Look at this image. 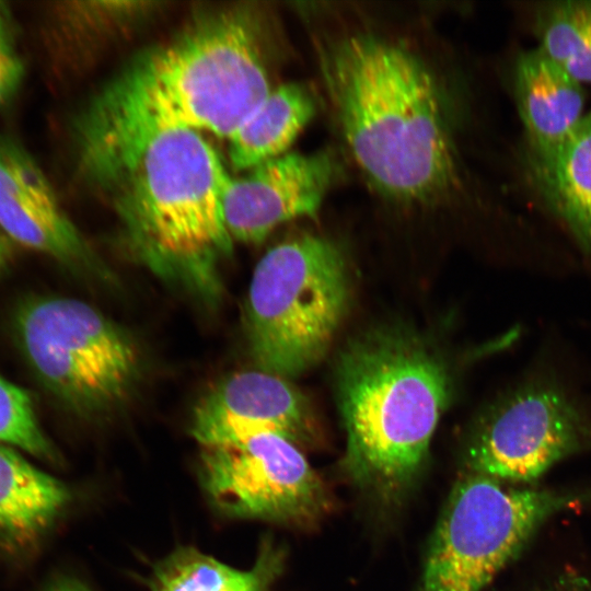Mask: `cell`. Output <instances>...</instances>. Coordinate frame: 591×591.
<instances>
[{"label":"cell","mask_w":591,"mask_h":591,"mask_svg":"<svg viewBox=\"0 0 591 591\" xmlns=\"http://www.w3.org/2000/svg\"><path fill=\"white\" fill-rule=\"evenodd\" d=\"M37 165L22 147L11 140H0V193Z\"/></svg>","instance_id":"ffe728a7"},{"label":"cell","mask_w":591,"mask_h":591,"mask_svg":"<svg viewBox=\"0 0 591 591\" xmlns=\"http://www.w3.org/2000/svg\"><path fill=\"white\" fill-rule=\"evenodd\" d=\"M268 26L250 3L202 9L138 53L76 116L78 159L172 130L229 139L273 90Z\"/></svg>","instance_id":"6da1fadb"},{"label":"cell","mask_w":591,"mask_h":591,"mask_svg":"<svg viewBox=\"0 0 591 591\" xmlns=\"http://www.w3.org/2000/svg\"><path fill=\"white\" fill-rule=\"evenodd\" d=\"M199 477L208 499L230 518L302 528L331 508L325 483L296 442L273 431L202 447Z\"/></svg>","instance_id":"9c48e42d"},{"label":"cell","mask_w":591,"mask_h":591,"mask_svg":"<svg viewBox=\"0 0 591 591\" xmlns=\"http://www.w3.org/2000/svg\"><path fill=\"white\" fill-rule=\"evenodd\" d=\"M310 429L303 396L287 379L259 369L235 372L216 383L198 401L189 422L190 436L201 447L236 442L262 431L297 443Z\"/></svg>","instance_id":"8fae6325"},{"label":"cell","mask_w":591,"mask_h":591,"mask_svg":"<svg viewBox=\"0 0 591 591\" xmlns=\"http://www.w3.org/2000/svg\"><path fill=\"white\" fill-rule=\"evenodd\" d=\"M512 83L529 153L555 150L584 116L582 84L538 47L517 56Z\"/></svg>","instance_id":"4fadbf2b"},{"label":"cell","mask_w":591,"mask_h":591,"mask_svg":"<svg viewBox=\"0 0 591 591\" xmlns=\"http://www.w3.org/2000/svg\"><path fill=\"white\" fill-rule=\"evenodd\" d=\"M349 298L347 264L331 240L305 234L268 250L254 268L244 314L257 369L287 379L318 362Z\"/></svg>","instance_id":"5b68a950"},{"label":"cell","mask_w":591,"mask_h":591,"mask_svg":"<svg viewBox=\"0 0 591 591\" xmlns=\"http://www.w3.org/2000/svg\"><path fill=\"white\" fill-rule=\"evenodd\" d=\"M314 114L309 88L291 82L273 89L228 139L232 167L248 171L287 153Z\"/></svg>","instance_id":"2e32d148"},{"label":"cell","mask_w":591,"mask_h":591,"mask_svg":"<svg viewBox=\"0 0 591 591\" xmlns=\"http://www.w3.org/2000/svg\"><path fill=\"white\" fill-rule=\"evenodd\" d=\"M522 165L531 190L591 264V113L555 150L524 151Z\"/></svg>","instance_id":"5bb4252c"},{"label":"cell","mask_w":591,"mask_h":591,"mask_svg":"<svg viewBox=\"0 0 591 591\" xmlns=\"http://www.w3.org/2000/svg\"><path fill=\"white\" fill-rule=\"evenodd\" d=\"M318 60L347 147L374 190L401 205L434 206L460 187L443 99L416 54L358 32L322 44Z\"/></svg>","instance_id":"7a4b0ae2"},{"label":"cell","mask_w":591,"mask_h":591,"mask_svg":"<svg viewBox=\"0 0 591 591\" xmlns=\"http://www.w3.org/2000/svg\"><path fill=\"white\" fill-rule=\"evenodd\" d=\"M283 549L263 542L248 569L231 567L192 546H181L158 561L149 578L151 591H267L280 576Z\"/></svg>","instance_id":"e0dca14e"},{"label":"cell","mask_w":591,"mask_h":591,"mask_svg":"<svg viewBox=\"0 0 591 591\" xmlns=\"http://www.w3.org/2000/svg\"><path fill=\"white\" fill-rule=\"evenodd\" d=\"M336 379L346 471L361 488L392 499L426 461L449 398L448 368L414 333L384 328L344 349Z\"/></svg>","instance_id":"277c9868"},{"label":"cell","mask_w":591,"mask_h":591,"mask_svg":"<svg viewBox=\"0 0 591 591\" xmlns=\"http://www.w3.org/2000/svg\"><path fill=\"white\" fill-rule=\"evenodd\" d=\"M11 254V240L0 230V273L9 263Z\"/></svg>","instance_id":"603a6c76"},{"label":"cell","mask_w":591,"mask_h":591,"mask_svg":"<svg viewBox=\"0 0 591 591\" xmlns=\"http://www.w3.org/2000/svg\"><path fill=\"white\" fill-rule=\"evenodd\" d=\"M591 451V399L564 376L533 368L478 417L466 473L530 483L560 461Z\"/></svg>","instance_id":"ba28073f"},{"label":"cell","mask_w":591,"mask_h":591,"mask_svg":"<svg viewBox=\"0 0 591 591\" xmlns=\"http://www.w3.org/2000/svg\"><path fill=\"white\" fill-rule=\"evenodd\" d=\"M337 169L329 150L287 152L241 177H231L223 195V216L233 241L257 243L289 220L314 216Z\"/></svg>","instance_id":"30bf717a"},{"label":"cell","mask_w":591,"mask_h":591,"mask_svg":"<svg viewBox=\"0 0 591 591\" xmlns=\"http://www.w3.org/2000/svg\"><path fill=\"white\" fill-rule=\"evenodd\" d=\"M0 230L23 246L73 268L108 278V271L60 208L37 167L0 193Z\"/></svg>","instance_id":"7c38bea8"},{"label":"cell","mask_w":591,"mask_h":591,"mask_svg":"<svg viewBox=\"0 0 591 591\" xmlns=\"http://www.w3.org/2000/svg\"><path fill=\"white\" fill-rule=\"evenodd\" d=\"M70 500L63 483L0 443V540L27 547L53 524Z\"/></svg>","instance_id":"9a60e30c"},{"label":"cell","mask_w":591,"mask_h":591,"mask_svg":"<svg viewBox=\"0 0 591 591\" xmlns=\"http://www.w3.org/2000/svg\"><path fill=\"white\" fill-rule=\"evenodd\" d=\"M46 591H92L88 586L72 578H62L51 583Z\"/></svg>","instance_id":"7402d4cb"},{"label":"cell","mask_w":591,"mask_h":591,"mask_svg":"<svg viewBox=\"0 0 591 591\" xmlns=\"http://www.w3.org/2000/svg\"><path fill=\"white\" fill-rule=\"evenodd\" d=\"M14 331L40 384L81 416L118 409L141 381L143 356L134 335L84 301L27 300L15 313Z\"/></svg>","instance_id":"8992f818"},{"label":"cell","mask_w":591,"mask_h":591,"mask_svg":"<svg viewBox=\"0 0 591 591\" xmlns=\"http://www.w3.org/2000/svg\"><path fill=\"white\" fill-rule=\"evenodd\" d=\"M551 591H586V590H583L581 588L570 587V588L555 589V590H551Z\"/></svg>","instance_id":"d4e9b609"},{"label":"cell","mask_w":591,"mask_h":591,"mask_svg":"<svg viewBox=\"0 0 591 591\" xmlns=\"http://www.w3.org/2000/svg\"><path fill=\"white\" fill-rule=\"evenodd\" d=\"M9 18L4 4L0 2V40H9Z\"/></svg>","instance_id":"cb8c5ba5"},{"label":"cell","mask_w":591,"mask_h":591,"mask_svg":"<svg viewBox=\"0 0 591 591\" xmlns=\"http://www.w3.org/2000/svg\"><path fill=\"white\" fill-rule=\"evenodd\" d=\"M588 503L591 490L514 488L465 473L437 522L418 591H483L544 522Z\"/></svg>","instance_id":"52a82bcc"},{"label":"cell","mask_w":591,"mask_h":591,"mask_svg":"<svg viewBox=\"0 0 591 591\" xmlns=\"http://www.w3.org/2000/svg\"><path fill=\"white\" fill-rule=\"evenodd\" d=\"M23 65L9 40H0V103L19 86Z\"/></svg>","instance_id":"44dd1931"},{"label":"cell","mask_w":591,"mask_h":591,"mask_svg":"<svg viewBox=\"0 0 591 591\" xmlns=\"http://www.w3.org/2000/svg\"><path fill=\"white\" fill-rule=\"evenodd\" d=\"M532 25L538 48L581 84H591V0L541 2Z\"/></svg>","instance_id":"ac0fdd59"},{"label":"cell","mask_w":591,"mask_h":591,"mask_svg":"<svg viewBox=\"0 0 591 591\" xmlns=\"http://www.w3.org/2000/svg\"><path fill=\"white\" fill-rule=\"evenodd\" d=\"M0 443L54 461L57 453L44 433L28 393L0 375Z\"/></svg>","instance_id":"d6986e66"},{"label":"cell","mask_w":591,"mask_h":591,"mask_svg":"<svg viewBox=\"0 0 591 591\" xmlns=\"http://www.w3.org/2000/svg\"><path fill=\"white\" fill-rule=\"evenodd\" d=\"M78 161L108 199L134 257L161 280L216 305L234 242L223 216L231 176L202 134L164 131Z\"/></svg>","instance_id":"3957f363"}]
</instances>
